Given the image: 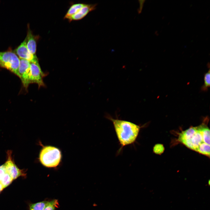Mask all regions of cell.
<instances>
[{
	"instance_id": "obj_1",
	"label": "cell",
	"mask_w": 210,
	"mask_h": 210,
	"mask_svg": "<svg viewBox=\"0 0 210 210\" xmlns=\"http://www.w3.org/2000/svg\"><path fill=\"white\" fill-rule=\"evenodd\" d=\"M178 141L189 148L210 156V130L205 123L182 131Z\"/></svg>"
},
{
	"instance_id": "obj_2",
	"label": "cell",
	"mask_w": 210,
	"mask_h": 210,
	"mask_svg": "<svg viewBox=\"0 0 210 210\" xmlns=\"http://www.w3.org/2000/svg\"><path fill=\"white\" fill-rule=\"evenodd\" d=\"M106 118L113 123L117 137L120 145V152L125 146L132 144L136 141L141 128L143 126L127 120L114 119L109 115Z\"/></svg>"
},
{
	"instance_id": "obj_3",
	"label": "cell",
	"mask_w": 210,
	"mask_h": 210,
	"mask_svg": "<svg viewBox=\"0 0 210 210\" xmlns=\"http://www.w3.org/2000/svg\"><path fill=\"white\" fill-rule=\"evenodd\" d=\"M61 158L60 150L57 148L51 146L44 147L40 154V160L41 163L47 167L57 166L60 162Z\"/></svg>"
},
{
	"instance_id": "obj_4",
	"label": "cell",
	"mask_w": 210,
	"mask_h": 210,
	"mask_svg": "<svg viewBox=\"0 0 210 210\" xmlns=\"http://www.w3.org/2000/svg\"><path fill=\"white\" fill-rule=\"evenodd\" d=\"M20 60L13 52H0V67L7 69L18 76Z\"/></svg>"
},
{
	"instance_id": "obj_5",
	"label": "cell",
	"mask_w": 210,
	"mask_h": 210,
	"mask_svg": "<svg viewBox=\"0 0 210 210\" xmlns=\"http://www.w3.org/2000/svg\"><path fill=\"white\" fill-rule=\"evenodd\" d=\"M30 62L24 59H20L18 68V77L20 78L24 87L27 89L31 84Z\"/></svg>"
},
{
	"instance_id": "obj_6",
	"label": "cell",
	"mask_w": 210,
	"mask_h": 210,
	"mask_svg": "<svg viewBox=\"0 0 210 210\" xmlns=\"http://www.w3.org/2000/svg\"><path fill=\"white\" fill-rule=\"evenodd\" d=\"M26 43L27 38L26 37L23 42L15 50V53L20 59L26 60L30 62L38 63L36 55H33L28 50Z\"/></svg>"
},
{
	"instance_id": "obj_7",
	"label": "cell",
	"mask_w": 210,
	"mask_h": 210,
	"mask_svg": "<svg viewBox=\"0 0 210 210\" xmlns=\"http://www.w3.org/2000/svg\"><path fill=\"white\" fill-rule=\"evenodd\" d=\"M30 63L31 83H36L39 87L44 86L43 79L45 74L42 71L39 63Z\"/></svg>"
},
{
	"instance_id": "obj_8",
	"label": "cell",
	"mask_w": 210,
	"mask_h": 210,
	"mask_svg": "<svg viewBox=\"0 0 210 210\" xmlns=\"http://www.w3.org/2000/svg\"><path fill=\"white\" fill-rule=\"evenodd\" d=\"M7 160L4 164L6 172L10 175L13 179H15L19 176L24 175L23 170L20 169L16 165L12 160L11 152L8 151Z\"/></svg>"
},
{
	"instance_id": "obj_9",
	"label": "cell",
	"mask_w": 210,
	"mask_h": 210,
	"mask_svg": "<svg viewBox=\"0 0 210 210\" xmlns=\"http://www.w3.org/2000/svg\"><path fill=\"white\" fill-rule=\"evenodd\" d=\"M97 5L96 4H85L77 13L69 18L67 19L70 22L72 20L81 19L86 16L90 12L95 10Z\"/></svg>"
},
{
	"instance_id": "obj_10",
	"label": "cell",
	"mask_w": 210,
	"mask_h": 210,
	"mask_svg": "<svg viewBox=\"0 0 210 210\" xmlns=\"http://www.w3.org/2000/svg\"><path fill=\"white\" fill-rule=\"evenodd\" d=\"M27 38V47L31 53L36 55V42L35 37L29 28Z\"/></svg>"
},
{
	"instance_id": "obj_11",
	"label": "cell",
	"mask_w": 210,
	"mask_h": 210,
	"mask_svg": "<svg viewBox=\"0 0 210 210\" xmlns=\"http://www.w3.org/2000/svg\"><path fill=\"white\" fill-rule=\"evenodd\" d=\"M85 4L77 3L72 5L69 8L64 16V18L68 19L77 13Z\"/></svg>"
},
{
	"instance_id": "obj_12",
	"label": "cell",
	"mask_w": 210,
	"mask_h": 210,
	"mask_svg": "<svg viewBox=\"0 0 210 210\" xmlns=\"http://www.w3.org/2000/svg\"><path fill=\"white\" fill-rule=\"evenodd\" d=\"M48 202L45 201L32 204L30 206V210H43Z\"/></svg>"
},
{
	"instance_id": "obj_13",
	"label": "cell",
	"mask_w": 210,
	"mask_h": 210,
	"mask_svg": "<svg viewBox=\"0 0 210 210\" xmlns=\"http://www.w3.org/2000/svg\"><path fill=\"white\" fill-rule=\"evenodd\" d=\"M13 180L12 178L9 174L6 172L0 182L4 188L11 183Z\"/></svg>"
},
{
	"instance_id": "obj_14",
	"label": "cell",
	"mask_w": 210,
	"mask_h": 210,
	"mask_svg": "<svg viewBox=\"0 0 210 210\" xmlns=\"http://www.w3.org/2000/svg\"><path fill=\"white\" fill-rule=\"evenodd\" d=\"M58 205V202L56 200H53L50 202H48L43 210H55Z\"/></svg>"
},
{
	"instance_id": "obj_15",
	"label": "cell",
	"mask_w": 210,
	"mask_h": 210,
	"mask_svg": "<svg viewBox=\"0 0 210 210\" xmlns=\"http://www.w3.org/2000/svg\"><path fill=\"white\" fill-rule=\"evenodd\" d=\"M153 151L154 153L158 155L162 154L164 150V147L163 145L160 144H156L153 147Z\"/></svg>"
},
{
	"instance_id": "obj_16",
	"label": "cell",
	"mask_w": 210,
	"mask_h": 210,
	"mask_svg": "<svg viewBox=\"0 0 210 210\" xmlns=\"http://www.w3.org/2000/svg\"><path fill=\"white\" fill-rule=\"evenodd\" d=\"M210 70L206 73L204 76V85L202 89L205 90L210 86Z\"/></svg>"
},
{
	"instance_id": "obj_17",
	"label": "cell",
	"mask_w": 210,
	"mask_h": 210,
	"mask_svg": "<svg viewBox=\"0 0 210 210\" xmlns=\"http://www.w3.org/2000/svg\"><path fill=\"white\" fill-rule=\"evenodd\" d=\"M6 171L4 165L0 166V182L4 175L6 172Z\"/></svg>"
},
{
	"instance_id": "obj_18",
	"label": "cell",
	"mask_w": 210,
	"mask_h": 210,
	"mask_svg": "<svg viewBox=\"0 0 210 210\" xmlns=\"http://www.w3.org/2000/svg\"><path fill=\"white\" fill-rule=\"evenodd\" d=\"M4 188L3 186L0 182V192L3 190Z\"/></svg>"
}]
</instances>
